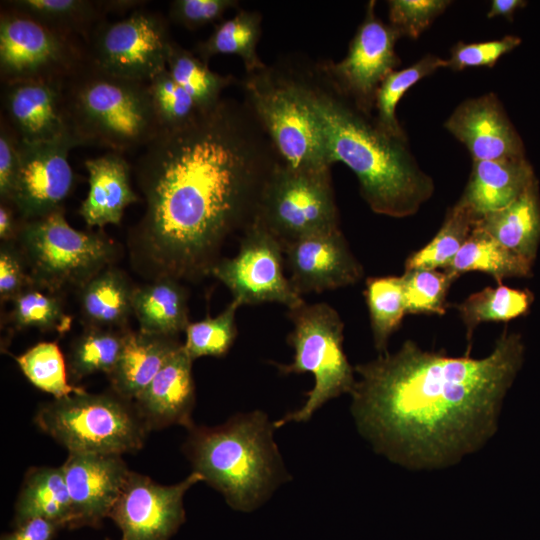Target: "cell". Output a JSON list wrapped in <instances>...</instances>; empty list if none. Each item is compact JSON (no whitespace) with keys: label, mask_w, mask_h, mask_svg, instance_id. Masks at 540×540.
Masks as SVG:
<instances>
[{"label":"cell","mask_w":540,"mask_h":540,"mask_svg":"<svg viewBox=\"0 0 540 540\" xmlns=\"http://www.w3.org/2000/svg\"><path fill=\"white\" fill-rule=\"evenodd\" d=\"M283 251L288 278L300 296L353 285L363 276L340 228L296 240Z\"/></svg>","instance_id":"cell-18"},{"label":"cell","mask_w":540,"mask_h":540,"mask_svg":"<svg viewBox=\"0 0 540 540\" xmlns=\"http://www.w3.org/2000/svg\"><path fill=\"white\" fill-rule=\"evenodd\" d=\"M505 329L487 356L450 357L406 340L395 353L355 366L351 392L359 431L377 452L409 468H439L482 447L497 430L503 399L524 359Z\"/></svg>","instance_id":"cell-2"},{"label":"cell","mask_w":540,"mask_h":540,"mask_svg":"<svg viewBox=\"0 0 540 540\" xmlns=\"http://www.w3.org/2000/svg\"><path fill=\"white\" fill-rule=\"evenodd\" d=\"M147 89L161 130L183 126L200 111L167 69L147 82Z\"/></svg>","instance_id":"cell-42"},{"label":"cell","mask_w":540,"mask_h":540,"mask_svg":"<svg viewBox=\"0 0 540 540\" xmlns=\"http://www.w3.org/2000/svg\"><path fill=\"white\" fill-rule=\"evenodd\" d=\"M34 421L68 453L134 452L143 446L149 431L134 403L113 391L54 398L38 409Z\"/></svg>","instance_id":"cell-8"},{"label":"cell","mask_w":540,"mask_h":540,"mask_svg":"<svg viewBox=\"0 0 540 540\" xmlns=\"http://www.w3.org/2000/svg\"><path fill=\"white\" fill-rule=\"evenodd\" d=\"M473 161L525 157L520 136L493 92L462 101L444 123Z\"/></svg>","instance_id":"cell-20"},{"label":"cell","mask_w":540,"mask_h":540,"mask_svg":"<svg viewBox=\"0 0 540 540\" xmlns=\"http://www.w3.org/2000/svg\"><path fill=\"white\" fill-rule=\"evenodd\" d=\"M521 43L515 35H506L503 38L465 43L457 42L450 50L447 68L453 71H462L466 68L493 67L505 54L511 52Z\"/></svg>","instance_id":"cell-44"},{"label":"cell","mask_w":540,"mask_h":540,"mask_svg":"<svg viewBox=\"0 0 540 540\" xmlns=\"http://www.w3.org/2000/svg\"><path fill=\"white\" fill-rule=\"evenodd\" d=\"M2 5L63 35L74 38L81 35L87 41L106 13L103 1L91 0H12Z\"/></svg>","instance_id":"cell-31"},{"label":"cell","mask_w":540,"mask_h":540,"mask_svg":"<svg viewBox=\"0 0 540 540\" xmlns=\"http://www.w3.org/2000/svg\"><path fill=\"white\" fill-rule=\"evenodd\" d=\"M65 81L2 84L1 116L26 144L65 143L79 147L67 107Z\"/></svg>","instance_id":"cell-16"},{"label":"cell","mask_w":540,"mask_h":540,"mask_svg":"<svg viewBox=\"0 0 540 540\" xmlns=\"http://www.w3.org/2000/svg\"><path fill=\"white\" fill-rule=\"evenodd\" d=\"M13 524L44 518L70 528L72 507L61 467H33L24 477L14 508Z\"/></svg>","instance_id":"cell-28"},{"label":"cell","mask_w":540,"mask_h":540,"mask_svg":"<svg viewBox=\"0 0 540 540\" xmlns=\"http://www.w3.org/2000/svg\"><path fill=\"white\" fill-rule=\"evenodd\" d=\"M293 330L288 343L294 349L293 362L278 365L284 375L311 373L314 386L304 405L273 423L275 429L289 422H305L330 399L352 392L354 368L343 350L344 324L327 303H304L289 310Z\"/></svg>","instance_id":"cell-9"},{"label":"cell","mask_w":540,"mask_h":540,"mask_svg":"<svg viewBox=\"0 0 540 540\" xmlns=\"http://www.w3.org/2000/svg\"><path fill=\"white\" fill-rule=\"evenodd\" d=\"M364 294L374 345L379 354H384L387 352L390 336L398 329L406 313L402 278H369Z\"/></svg>","instance_id":"cell-37"},{"label":"cell","mask_w":540,"mask_h":540,"mask_svg":"<svg viewBox=\"0 0 540 540\" xmlns=\"http://www.w3.org/2000/svg\"><path fill=\"white\" fill-rule=\"evenodd\" d=\"M254 220L283 248L301 238L339 229L330 169H295L278 159L263 185Z\"/></svg>","instance_id":"cell-10"},{"label":"cell","mask_w":540,"mask_h":540,"mask_svg":"<svg viewBox=\"0 0 540 540\" xmlns=\"http://www.w3.org/2000/svg\"><path fill=\"white\" fill-rule=\"evenodd\" d=\"M85 167L89 189L79 214L90 227L118 225L126 207L139 200L128 162L121 153L109 151L86 160Z\"/></svg>","instance_id":"cell-22"},{"label":"cell","mask_w":540,"mask_h":540,"mask_svg":"<svg viewBox=\"0 0 540 540\" xmlns=\"http://www.w3.org/2000/svg\"><path fill=\"white\" fill-rule=\"evenodd\" d=\"M132 309L139 331L150 335L176 338L190 323L188 292L173 278L135 287Z\"/></svg>","instance_id":"cell-26"},{"label":"cell","mask_w":540,"mask_h":540,"mask_svg":"<svg viewBox=\"0 0 540 540\" xmlns=\"http://www.w3.org/2000/svg\"><path fill=\"white\" fill-rule=\"evenodd\" d=\"M406 313L443 315L447 309V295L454 281L445 271L409 269L401 276Z\"/></svg>","instance_id":"cell-41"},{"label":"cell","mask_w":540,"mask_h":540,"mask_svg":"<svg viewBox=\"0 0 540 540\" xmlns=\"http://www.w3.org/2000/svg\"><path fill=\"white\" fill-rule=\"evenodd\" d=\"M239 307L232 300L217 316L187 325L183 348L192 360L203 356L221 357L229 351L237 336L236 312Z\"/></svg>","instance_id":"cell-40"},{"label":"cell","mask_w":540,"mask_h":540,"mask_svg":"<svg viewBox=\"0 0 540 540\" xmlns=\"http://www.w3.org/2000/svg\"><path fill=\"white\" fill-rule=\"evenodd\" d=\"M181 346L176 338L128 329L118 361L107 375L113 392L133 402Z\"/></svg>","instance_id":"cell-24"},{"label":"cell","mask_w":540,"mask_h":540,"mask_svg":"<svg viewBox=\"0 0 540 540\" xmlns=\"http://www.w3.org/2000/svg\"><path fill=\"white\" fill-rule=\"evenodd\" d=\"M61 528L57 522L33 518L15 525L13 531L1 536V540H52Z\"/></svg>","instance_id":"cell-48"},{"label":"cell","mask_w":540,"mask_h":540,"mask_svg":"<svg viewBox=\"0 0 540 540\" xmlns=\"http://www.w3.org/2000/svg\"><path fill=\"white\" fill-rule=\"evenodd\" d=\"M10 320L16 330L38 329L63 334L70 330L72 318L55 293L31 287L12 300Z\"/></svg>","instance_id":"cell-39"},{"label":"cell","mask_w":540,"mask_h":540,"mask_svg":"<svg viewBox=\"0 0 540 540\" xmlns=\"http://www.w3.org/2000/svg\"><path fill=\"white\" fill-rule=\"evenodd\" d=\"M440 68H447V60L426 54L411 66L394 70L386 76L377 90L374 104L376 112L374 118L385 132L397 138L407 139L396 117L397 104L413 85Z\"/></svg>","instance_id":"cell-36"},{"label":"cell","mask_w":540,"mask_h":540,"mask_svg":"<svg viewBox=\"0 0 540 540\" xmlns=\"http://www.w3.org/2000/svg\"><path fill=\"white\" fill-rule=\"evenodd\" d=\"M72 507L70 528L99 526L130 473L118 454L68 453L61 466Z\"/></svg>","instance_id":"cell-19"},{"label":"cell","mask_w":540,"mask_h":540,"mask_svg":"<svg viewBox=\"0 0 540 540\" xmlns=\"http://www.w3.org/2000/svg\"><path fill=\"white\" fill-rule=\"evenodd\" d=\"M15 361L32 385L55 399L85 391L69 383L63 354L55 342H40Z\"/></svg>","instance_id":"cell-38"},{"label":"cell","mask_w":540,"mask_h":540,"mask_svg":"<svg viewBox=\"0 0 540 540\" xmlns=\"http://www.w3.org/2000/svg\"><path fill=\"white\" fill-rule=\"evenodd\" d=\"M202 476L192 472L174 485H160L130 471L109 517L122 533L121 540H168L185 521L183 498Z\"/></svg>","instance_id":"cell-15"},{"label":"cell","mask_w":540,"mask_h":540,"mask_svg":"<svg viewBox=\"0 0 540 540\" xmlns=\"http://www.w3.org/2000/svg\"><path fill=\"white\" fill-rule=\"evenodd\" d=\"M245 103L278 159L295 169H330L317 124L300 91L295 70L265 66L246 73Z\"/></svg>","instance_id":"cell-7"},{"label":"cell","mask_w":540,"mask_h":540,"mask_svg":"<svg viewBox=\"0 0 540 540\" xmlns=\"http://www.w3.org/2000/svg\"><path fill=\"white\" fill-rule=\"evenodd\" d=\"M192 362L182 343L133 401L149 431L175 424L188 429L194 427L191 418L195 404Z\"/></svg>","instance_id":"cell-21"},{"label":"cell","mask_w":540,"mask_h":540,"mask_svg":"<svg viewBox=\"0 0 540 540\" xmlns=\"http://www.w3.org/2000/svg\"><path fill=\"white\" fill-rule=\"evenodd\" d=\"M20 141L8 122L0 121V199L10 203L19 166Z\"/></svg>","instance_id":"cell-47"},{"label":"cell","mask_w":540,"mask_h":540,"mask_svg":"<svg viewBox=\"0 0 540 540\" xmlns=\"http://www.w3.org/2000/svg\"><path fill=\"white\" fill-rule=\"evenodd\" d=\"M65 143L20 142L19 166L10 204L20 220H31L62 208L74 181Z\"/></svg>","instance_id":"cell-17"},{"label":"cell","mask_w":540,"mask_h":540,"mask_svg":"<svg viewBox=\"0 0 540 540\" xmlns=\"http://www.w3.org/2000/svg\"><path fill=\"white\" fill-rule=\"evenodd\" d=\"M15 213L10 203H0V239L4 243H14L17 239L21 220L16 219Z\"/></svg>","instance_id":"cell-49"},{"label":"cell","mask_w":540,"mask_h":540,"mask_svg":"<svg viewBox=\"0 0 540 540\" xmlns=\"http://www.w3.org/2000/svg\"><path fill=\"white\" fill-rule=\"evenodd\" d=\"M261 24L262 16L258 11L239 10L218 24L206 40L199 42L195 54L206 63L216 55H237L246 73L261 70L266 66L257 54Z\"/></svg>","instance_id":"cell-30"},{"label":"cell","mask_w":540,"mask_h":540,"mask_svg":"<svg viewBox=\"0 0 540 540\" xmlns=\"http://www.w3.org/2000/svg\"><path fill=\"white\" fill-rule=\"evenodd\" d=\"M274 429L262 411L238 414L215 427H192L183 449L194 472L230 507L250 512L286 480Z\"/></svg>","instance_id":"cell-4"},{"label":"cell","mask_w":540,"mask_h":540,"mask_svg":"<svg viewBox=\"0 0 540 540\" xmlns=\"http://www.w3.org/2000/svg\"><path fill=\"white\" fill-rule=\"evenodd\" d=\"M300 91L332 164H345L357 177L370 209L405 218L418 212L434 193L433 179L419 166L408 138L385 132L344 94L323 69L295 70Z\"/></svg>","instance_id":"cell-3"},{"label":"cell","mask_w":540,"mask_h":540,"mask_svg":"<svg viewBox=\"0 0 540 540\" xmlns=\"http://www.w3.org/2000/svg\"><path fill=\"white\" fill-rule=\"evenodd\" d=\"M375 7V1L367 3L364 19L346 56L336 63H321L337 87L367 114L374 110L380 84L401 63L395 52L400 36L377 17Z\"/></svg>","instance_id":"cell-14"},{"label":"cell","mask_w":540,"mask_h":540,"mask_svg":"<svg viewBox=\"0 0 540 540\" xmlns=\"http://www.w3.org/2000/svg\"><path fill=\"white\" fill-rule=\"evenodd\" d=\"M236 7V0H174L169 5V17L174 23L193 30L221 19Z\"/></svg>","instance_id":"cell-45"},{"label":"cell","mask_w":540,"mask_h":540,"mask_svg":"<svg viewBox=\"0 0 540 540\" xmlns=\"http://www.w3.org/2000/svg\"><path fill=\"white\" fill-rule=\"evenodd\" d=\"M89 40L87 53L95 65L145 83L167 69L173 42L165 18L147 10H135L118 21L99 24Z\"/></svg>","instance_id":"cell-13"},{"label":"cell","mask_w":540,"mask_h":540,"mask_svg":"<svg viewBox=\"0 0 540 540\" xmlns=\"http://www.w3.org/2000/svg\"><path fill=\"white\" fill-rule=\"evenodd\" d=\"M536 180L525 157L473 161L468 183L458 201L479 220L517 199Z\"/></svg>","instance_id":"cell-23"},{"label":"cell","mask_w":540,"mask_h":540,"mask_svg":"<svg viewBox=\"0 0 540 540\" xmlns=\"http://www.w3.org/2000/svg\"><path fill=\"white\" fill-rule=\"evenodd\" d=\"M127 329L86 327L75 339L68 357L70 379L75 382L95 373H111L120 356Z\"/></svg>","instance_id":"cell-34"},{"label":"cell","mask_w":540,"mask_h":540,"mask_svg":"<svg viewBox=\"0 0 540 540\" xmlns=\"http://www.w3.org/2000/svg\"><path fill=\"white\" fill-rule=\"evenodd\" d=\"M243 232L237 254L220 258L210 275L228 288L240 306L279 303L292 310L304 304L284 274L281 243L256 220Z\"/></svg>","instance_id":"cell-12"},{"label":"cell","mask_w":540,"mask_h":540,"mask_svg":"<svg viewBox=\"0 0 540 540\" xmlns=\"http://www.w3.org/2000/svg\"><path fill=\"white\" fill-rule=\"evenodd\" d=\"M526 4L527 2L523 0H493L487 12V18L492 19L502 16L512 21L515 11L525 7Z\"/></svg>","instance_id":"cell-50"},{"label":"cell","mask_w":540,"mask_h":540,"mask_svg":"<svg viewBox=\"0 0 540 540\" xmlns=\"http://www.w3.org/2000/svg\"><path fill=\"white\" fill-rule=\"evenodd\" d=\"M0 14L1 83L65 81L88 53L69 37L4 6Z\"/></svg>","instance_id":"cell-11"},{"label":"cell","mask_w":540,"mask_h":540,"mask_svg":"<svg viewBox=\"0 0 540 540\" xmlns=\"http://www.w3.org/2000/svg\"><path fill=\"white\" fill-rule=\"evenodd\" d=\"M167 70L202 111L215 106L222 92L234 82L231 75L212 71L208 63L173 40L167 58Z\"/></svg>","instance_id":"cell-32"},{"label":"cell","mask_w":540,"mask_h":540,"mask_svg":"<svg viewBox=\"0 0 540 540\" xmlns=\"http://www.w3.org/2000/svg\"><path fill=\"white\" fill-rule=\"evenodd\" d=\"M477 227L512 252L534 262L540 243V197L535 181L506 207L488 213Z\"/></svg>","instance_id":"cell-25"},{"label":"cell","mask_w":540,"mask_h":540,"mask_svg":"<svg viewBox=\"0 0 540 540\" xmlns=\"http://www.w3.org/2000/svg\"><path fill=\"white\" fill-rule=\"evenodd\" d=\"M134 289L125 273L112 266L93 276L77 290L86 327L127 329Z\"/></svg>","instance_id":"cell-27"},{"label":"cell","mask_w":540,"mask_h":540,"mask_svg":"<svg viewBox=\"0 0 540 540\" xmlns=\"http://www.w3.org/2000/svg\"><path fill=\"white\" fill-rule=\"evenodd\" d=\"M278 156L247 104L221 99L143 148L144 214L129 234L134 268L152 281L210 275L225 240L254 221Z\"/></svg>","instance_id":"cell-1"},{"label":"cell","mask_w":540,"mask_h":540,"mask_svg":"<svg viewBox=\"0 0 540 540\" xmlns=\"http://www.w3.org/2000/svg\"><path fill=\"white\" fill-rule=\"evenodd\" d=\"M476 221L473 213L457 201L447 211L444 222L433 239L406 259L405 270H444L469 237Z\"/></svg>","instance_id":"cell-35"},{"label":"cell","mask_w":540,"mask_h":540,"mask_svg":"<svg viewBox=\"0 0 540 540\" xmlns=\"http://www.w3.org/2000/svg\"><path fill=\"white\" fill-rule=\"evenodd\" d=\"M533 295L529 290L509 288L502 284L486 287L469 295L457 305L466 328L467 340L472 339L475 328L484 322H506L527 313Z\"/></svg>","instance_id":"cell-33"},{"label":"cell","mask_w":540,"mask_h":540,"mask_svg":"<svg viewBox=\"0 0 540 540\" xmlns=\"http://www.w3.org/2000/svg\"><path fill=\"white\" fill-rule=\"evenodd\" d=\"M64 92L81 146L123 154L144 148L161 131L147 83L106 72L88 56L65 80Z\"/></svg>","instance_id":"cell-5"},{"label":"cell","mask_w":540,"mask_h":540,"mask_svg":"<svg viewBox=\"0 0 540 540\" xmlns=\"http://www.w3.org/2000/svg\"><path fill=\"white\" fill-rule=\"evenodd\" d=\"M451 3L449 0H390L389 25L400 37L417 39Z\"/></svg>","instance_id":"cell-43"},{"label":"cell","mask_w":540,"mask_h":540,"mask_svg":"<svg viewBox=\"0 0 540 540\" xmlns=\"http://www.w3.org/2000/svg\"><path fill=\"white\" fill-rule=\"evenodd\" d=\"M34 287L24 258L14 243L0 247V299L12 301L24 290Z\"/></svg>","instance_id":"cell-46"},{"label":"cell","mask_w":540,"mask_h":540,"mask_svg":"<svg viewBox=\"0 0 540 540\" xmlns=\"http://www.w3.org/2000/svg\"><path fill=\"white\" fill-rule=\"evenodd\" d=\"M33 286L57 294L78 290L117 255L114 242L100 231H81L66 220L63 208L21 220L16 241Z\"/></svg>","instance_id":"cell-6"},{"label":"cell","mask_w":540,"mask_h":540,"mask_svg":"<svg viewBox=\"0 0 540 540\" xmlns=\"http://www.w3.org/2000/svg\"><path fill=\"white\" fill-rule=\"evenodd\" d=\"M532 264L501 245L485 231L474 227L457 255L443 271L454 280L466 272H483L501 284V281L507 278L529 276Z\"/></svg>","instance_id":"cell-29"}]
</instances>
